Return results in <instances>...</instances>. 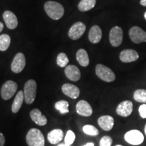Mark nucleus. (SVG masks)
Wrapping results in <instances>:
<instances>
[{
  "label": "nucleus",
  "instance_id": "obj_20",
  "mask_svg": "<svg viewBox=\"0 0 146 146\" xmlns=\"http://www.w3.org/2000/svg\"><path fill=\"white\" fill-rule=\"evenodd\" d=\"M64 133L61 129H54L50 131L47 135V139L52 144H57L60 143L63 139Z\"/></svg>",
  "mask_w": 146,
  "mask_h": 146
},
{
  "label": "nucleus",
  "instance_id": "obj_32",
  "mask_svg": "<svg viewBox=\"0 0 146 146\" xmlns=\"http://www.w3.org/2000/svg\"><path fill=\"white\" fill-rule=\"evenodd\" d=\"M5 137L1 133H0V146H3L5 144Z\"/></svg>",
  "mask_w": 146,
  "mask_h": 146
},
{
  "label": "nucleus",
  "instance_id": "obj_35",
  "mask_svg": "<svg viewBox=\"0 0 146 146\" xmlns=\"http://www.w3.org/2000/svg\"><path fill=\"white\" fill-rule=\"evenodd\" d=\"M3 29V23H1V22H0V33L2 31Z\"/></svg>",
  "mask_w": 146,
  "mask_h": 146
},
{
  "label": "nucleus",
  "instance_id": "obj_5",
  "mask_svg": "<svg viewBox=\"0 0 146 146\" xmlns=\"http://www.w3.org/2000/svg\"><path fill=\"white\" fill-rule=\"evenodd\" d=\"M125 140L128 143L133 145H139L144 141V135L141 131L133 129L125 133L124 136Z\"/></svg>",
  "mask_w": 146,
  "mask_h": 146
},
{
  "label": "nucleus",
  "instance_id": "obj_29",
  "mask_svg": "<svg viewBox=\"0 0 146 146\" xmlns=\"http://www.w3.org/2000/svg\"><path fill=\"white\" fill-rule=\"evenodd\" d=\"M75 134L74 132H72V131H68L66 135L65 138H64V142L68 145H70L74 143V140H75Z\"/></svg>",
  "mask_w": 146,
  "mask_h": 146
},
{
  "label": "nucleus",
  "instance_id": "obj_34",
  "mask_svg": "<svg viewBox=\"0 0 146 146\" xmlns=\"http://www.w3.org/2000/svg\"><path fill=\"white\" fill-rule=\"evenodd\" d=\"M83 146H94V143H91V142H89V143H87V144H85V145Z\"/></svg>",
  "mask_w": 146,
  "mask_h": 146
},
{
  "label": "nucleus",
  "instance_id": "obj_13",
  "mask_svg": "<svg viewBox=\"0 0 146 146\" xmlns=\"http://www.w3.org/2000/svg\"><path fill=\"white\" fill-rule=\"evenodd\" d=\"M138 58V53L134 50L127 49L122 51L120 54V60L125 63L133 62L137 60Z\"/></svg>",
  "mask_w": 146,
  "mask_h": 146
},
{
  "label": "nucleus",
  "instance_id": "obj_8",
  "mask_svg": "<svg viewBox=\"0 0 146 146\" xmlns=\"http://www.w3.org/2000/svg\"><path fill=\"white\" fill-rule=\"evenodd\" d=\"M129 37L135 43H140L146 42V32L140 27L135 26L129 31Z\"/></svg>",
  "mask_w": 146,
  "mask_h": 146
},
{
  "label": "nucleus",
  "instance_id": "obj_36",
  "mask_svg": "<svg viewBox=\"0 0 146 146\" xmlns=\"http://www.w3.org/2000/svg\"><path fill=\"white\" fill-rule=\"evenodd\" d=\"M58 146H70V145H66V143H60Z\"/></svg>",
  "mask_w": 146,
  "mask_h": 146
},
{
  "label": "nucleus",
  "instance_id": "obj_3",
  "mask_svg": "<svg viewBox=\"0 0 146 146\" xmlns=\"http://www.w3.org/2000/svg\"><path fill=\"white\" fill-rule=\"evenodd\" d=\"M24 96L25 102L31 104L35 101L36 94V83L33 79H30L25 83L24 87Z\"/></svg>",
  "mask_w": 146,
  "mask_h": 146
},
{
  "label": "nucleus",
  "instance_id": "obj_19",
  "mask_svg": "<svg viewBox=\"0 0 146 146\" xmlns=\"http://www.w3.org/2000/svg\"><path fill=\"white\" fill-rule=\"evenodd\" d=\"M102 36V32L101 29L98 25H94L91 27L89 32V39L91 43H98L101 41Z\"/></svg>",
  "mask_w": 146,
  "mask_h": 146
},
{
  "label": "nucleus",
  "instance_id": "obj_15",
  "mask_svg": "<svg viewBox=\"0 0 146 146\" xmlns=\"http://www.w3.org/2000/svg\"><path fill=\"white\" fill-rule=\"evenodd\" d=\"M98 125L101 129L106 131H110L112 130L113 127H114V120L113 117L108 115H105V116H100L98 120Z\"/></svg>",
  "mask_w": 146,
  "mask_h": 146
},
{
  "label": "nucleus",
  "instance_id": "obj_16",
  "mask_svg": "<svg viewBox=\"0 0 146 146\" xmlns=\"http://www.w3.org/2000/svg\"><path fill=\"white\" fill-rule=\"evenodd\" d=\"M64 72L66 77L72 81H78L81 78V72L76 66H66L65 67Z\"/></svg>",
  "mask_w": 146,
  "mask_h": 146
},
{
  "label": "nucleus",
  "instance_id": "obj_31",
  "mask_svg": "<svg viewBox=\"0 0 146 146\" xmlns=\"http://www.w3.org/2000/svg\"><path fill=\"white\" fill-rule=\"evenodd\" d=\"M139 113L142 118H146V104H143L139 107Z\"/></svg>",
  "mask_w": 146,
  "mask_h": 146
},
{
  "label": "nucleus",
  "instance_id": "obj_25",
  "mask_svg": "<svg viewBox=\"0 0 146 146\" xmlns=\"http://www.w3.org/2000/svg\"><path fill=\"white\" fill-rule=\"evenodd\" d=\"M69 104L65 100H60L55 104V108L60 111L61 114H66L69 112Z\"/></svg>",
  "mask_w": 146,
  "mask_h": 146
},
{
  "label": "nucleus",
  "instance_id": "obj_14",
  "mask_svg": "<svg viewBox=\"0 0 146 146\" xmlns=\"http://www.w3.org/2000/svg\"><path fill=\"white\" fill-rule=\"evenodd\" d=\"M3 18L5 25L9 29H15L18 27V22L16 16L11 11L7 10L3 14Z\"/></svg>",
  "mask_w": 146,
  "mask_h": 146
},
{
  "label": "nucleus",
  "instance_id": "obj_11",
  "mask_svg": "<svg viewBox=\"0 0 146 146\" xmlns=\"http://www.w3.org/2000/svg\"><path fill=\"white\" fill-rule=\"evenodd\" d=\"M133 110V104L132 102L129 100H125L122 102L116 108L117 114L123 117H128L132 114Z\"/></svg>",
  "mask_w": 146,
  "mask_h": 146
},
{
  "label": "nucleus",
  "instance_id": "obj_4",
  "mask_svg": "<svg viewBox=\"0 0 146 146\" xmlns=\"http://www.w3.org/2000/svg\"><path fill=\"white\" fill-rule=\"evenodd\" d=\"M96 74L102 81L110 83L114 81L116 76L114 72L108 67L99 64L96 67Z\"/></svg>",
  "mask_w": 146,
  "mask_h": 146
},
{
  "label": "nucleus",
  "instance_id": "obj_23",
  "mask_svg": "<svg viewBox=\"0 0 146 146\" xmlns=\"http://www.w3.org/2000/svg\"><path fill=\"white\" fill-rule=\"evenodd\" d=\"M96 0H81L78 5V8L81 12H87L94 8Z\"/></svg>",
  "mask_w": 146,
  "mask_h": 146
},
{
  "label": "nucleus",
  "instance_id": "obj_27",
  "mask_svg": "<svg viewBox=\"0 0 146 146\" xmlns=\"http://www.w3.org/2000/svg\"><path fill=\"white\" fill-rule=\"evenodd\" d=\"M83 132L86 135L91 136H97L99 134V131L94 126L91 125H86L83 127Z\"/></svg>",
  "mask_w": 146,
  "mask_h": 146
},
{
  "label": "nucleus",
  "instance_id": "obj_17",
  "mask_svg": "<svg viewBox=\"0 0 146 146\" xmlns=\"http://www.w3.org/2000/svg\"><path fill=\"white\" fill-rule=\"evenodd\" d=\"M62 91L66 96L72 99H76L80 95V90L75 85L70 83L64 84L62 87Z\"/></svg>",
  "mask_w": 146,
  "mask_h": 146
},
{
  "label": "nucleus",
  "instance_id": "obj_6",
  "mask_svg": "<svg viewBox=\"0 0 146 146\" xmlns=\"http://www.w3.org/2000/svg\"><path fill=\"white\" fill-rule=\"evenodd\" d=\"M18 89V85L13 81H8L3 84L1 89V96L4 100L11 99L15 94Z\"/></svg>",
  "mask_w": 146,
  "mask_h": 146
},
{
  "label": "nucleus",
  "instance_id": "obj_33",
  "mask_svg": "<svg viewBox=\"0 0 146 146\" xmlns=\"http://www.w3.org/2000/svg\"><path fill=\"white\" fill-rule=\"evenodd\" d=\"M140 3H141V5H143V6H146V0H141Z\"/></svg>",
  "mask_w": 146,
  "mask_h": 146
},
{
  "label": "nucleus",
  "instance_id": "obj_22",
  "mask_svg": "<svg viewBox=\"0 0 146 146\" xmlns=\"http://www.w3.org/2000/svg\"><path fill=\"white\" fill-rule=\"evenodd\" d=\"M76 60L79 64L83 67H86L89 64V56L86 50L80 49L76 52Z\"/></svg>",
  "mask_w": 146,
  "mask_h": 146
},
{
  "label": "nucleus",
  "instance_id": "obj_26",
  "mask_svg": "<svg viewBox=\"0 0 146 146\" xmlns=\"http://www.w3.org/2000/svg\"><path fill=\"white\" fill-rule=\"evenodd\" d=\"M133 98L136 102L140 103H146V90L137 89L133 94Z\"/></svg>",
  "mask_w": 146,
  "mask_h": 146
},
{
  "label": "nucleus",
  "instance_id": "obj_18",
  "mask_svg": "<svg viewBox=\"0 0 146 146\" xmlns=\"http://www.w3.org/2000/svg\"><path fill=\"white\" fill-rule=\"evenodd\" d=\"M30 116L33 121L39 126H44L47 125V119L44 115H43L39 109H33L30 112Z\"/></svg>",
  "mask_w": 146,
  "mask_h": 146
},
{
  "label": "nucleus",
  "instance_id": "obj_10",
  "mask_svg": "<svg viewBox=\"0 0 146 146\" xmlns=\"http://www.w3.org/2000/svg\"><path fill=\"white\" fill-rule=\"evenodd\" d=\"M25 66H26V59L25 55L23 53H18L14 56L11 64V69L12 72L16 74L21 72L25 68Z\"/></svg>",
  "mask_w": 146,
  "mask_h": 146
},
{
  "label": "nucleus",
  "instance_id": "obj_21",
  "mask_svg": "<svg viewBox=\"0 0 146 146\" xmlns=\"http://www.w3.org/2000/svg\"><path fill=\"white\" fill-rule=\"evenodd\" d=\"M24 100H25V96L23 91H18L15 97L13 104L12 106V111L13 113H17L23 106Z\"/></svg>",
  "mask_w": 146,
  "mask_h": 146
},
{
  "label": "nucleus",
  "instance_id": "obj_30",
  "mask_svg": "<svg viewBox=\"0 0 146 146\" xmlns=\"http://www.w3.org/2000/svg\"><path fill=\"white\" fill-rule=\"evenodd\" d=\"M112 143V139L110 136H104L100 141V146H111Z\"/></svg>",
  "mask_w": 146,
  "mask_h": 146
},
{
  "label": "nucleus",
  "instance_id": "obj_24",
  "mask_svg": "<svg viewBox=\"0 0 146 146\" xmlns=\"http://www.w3.org/2000/svg\"><path fill=\"white\" fill-rule=\"evenodd\" d=\"M10 36L7 34H3L0 36V51L7 50L10 45Z\"/></svg>",
  "mask_w": 146,
  "mask_h": 146
},
{
  "label": "nucleus",
  "instance_id": "obj_2",
  "mask_svg": "<svg viewBox=\"0 0 146 146\" xmlns=\"http://www.w3.org/2000/svg\"><path fill=\"white\" fill-rule=\"evenodd\" d=\"M26 140L29 146H45L44 136L37 129H30L27 133Z\"/></svg>",
  "mask_w": 146,
  "mask_h": 146
},
{
  "label": "nucleus",
  "instance_id": "obj_37",
  "mask_svg": "<svg viewBox=\"0 0 146 146\" xmlns=\"http://www.w3.org/2000/svg\"><path fill=\"white\" fill-rule=\"evenodd\" d=\"M144 132H145V135H146V124H145V127H144Z\"/></svg>",
  "mask_w": 146,
  "mask_h": 146
},
{
  "label": "nucleus",
  "instance_id": "obj_9",
  "mask_svg": "<svg viewBox=\"0 0 146 146\" xmlns=\"http://www.w3.org/2000/svg\"><path fill=\"white\" fill-rule=\"evenodd\" d=\"M86 30V26L82 22H77L70 27L68 36L72 40H77L81 37Z\"/></svg>",
  "mask_w": 146,
  "mask_h": 146
},
{
  "label": "nucleus",
  "instance_id": "obj_12",
  "mask_svg": "<svg viewBox=\"0 0 146 146\" xmlns=\"http://www.w3.org/2000/svg\"><path fill=\"white\" fill-rule=\"evenodd\" d=\"M76 110L78 114L85 117H88L93 114L92 108L85 100H81L76 104Z\"/></svg>",
  "mask_w": 146,
  "mask_h": 146
},
{
  "label": "nucleus",
  "instance_id": "obj_39",
  "mask_svg": "<svg viewBox=\"0 0 146 146\" xmlns=\"http://www.w3.org/2000/svg\"><path fill=\"white\" fill-rule=\"evenodd\" d=\"M115 146H123V145H115Z\"/></svg>",
  "mask_w": 146,
  "mask_h": 146
},
{
  "label": "nucleus",
  "instance_id": "obj_7",
  "mask_svg": "<svg viewBox=\"0 0 146 146\" xmlns=\"http://www.w3.org/2000/svg\"><path fill=\"white\" fill-rule=\"evenodd\" d=\"M123 39V29L119 27H114L111 29L109 35V40L113 47H118L121 45Z\"/></svg>",
  "mask_w": 146,
  "mask_h": 146
},
{
  "label": "nucleus",
  "instance_id": "obj_1",
  "mask_svg": "<svg viewBox=\"0 0 146 146\" xmlns=\"http://www.w3.org/2000/svg\"><path fill=\"white\" fill-rule=\"evenodd\" d=\"M44 9L47 15L55 21L60 19L64 14L63 5L56 1H47L44 5Z\"/></svg>",
  "mask_w": 146,
  "mask_h": 146
},
{
  "label": "nucleus",
  "instance_id": "obj_28",
  "mask_svg": "<svg viewBox=\"0 0 146 146\" xmlns=\"http://www.w3.org/2000/svg\"><path fill=\"white\" fill-rule=\"evenodd\" d=\"M69 62L68 58L64 53H60L57 57V64L61 68L66 67Z\"/></svg>",
  "mask_w": 146,
  "mask_h": 146
},
{
  "label": "nucleus",
  "instance_id": "obj_38",
  "mask_svg": "<svg viewBox=\"0 0 146 146\" xmlns=\"http://www.w3.org/2000/svg\"><path fill=\"white\" fill-rule=\"evenodd\" d=\"M144 18H145V19L146 20V12H145V14H144Z\"/></svg>",
  "mask_w": 146,
  "mask_h": 146
}]
</instances>
